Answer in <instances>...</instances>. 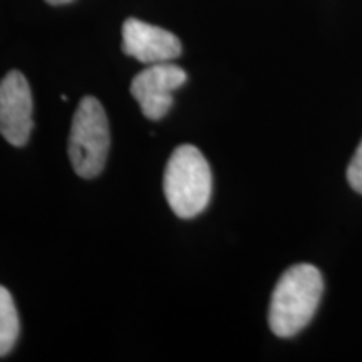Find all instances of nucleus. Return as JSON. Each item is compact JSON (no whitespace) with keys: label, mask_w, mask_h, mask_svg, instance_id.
Listing matches in <instances>:
<instances>
[{"label":"nucleus","mask_w":362,"mask_h":362,"mask_svg":"<svg viewBox=\"0 0 362 362\" xmlns=\"http://www.w3.org/2000/svg\"><path fill=\"white\" fill-rule=\"evenodd\" d=\"M324 292L320 272L310 264H298L280 277L272 293L269 324L279 337H292L314 317Z\"/></svg>","instance_id":"1"},{"label":"nucleus","mask_w":362,"mask_h":362,"mask_svg":"<svg viewBox=\"0 0 362 362\" xmlns=\"http://www.w3.org/2000/svg\"><path fill=\"white\" fill-rule=\"evenodd\" d=\"M166 202L180 218H193L211 198V170L197 146L183 144L170 156L165 171Z\"/></svg>","instance_id":"2"},{"label":"nucleus","mask_w":362,"mask_h":362,"mask_svg":"<svg viewBox=\"0 0 362 362\" xmlns=\"http://www.w3.org/2000/svg\"><path fill=\"white\" fill-rule=\"evenodd\" d=\"M110 123L96 98H84L72 117L69 158L81 178H94L106 165Z\"/></svg>","instance_id":"3"},{"label":"nucleus","mask_w":362,"mask_h":362,"mask_svg":"<svg viewBox=\"0 0 362 362\" xmlns=\"http://www.w3.org/2000/svg\"><path fill=\"white\" fill-rule=\"evenodd\" d=\"M187 83V72L173 62L151 64L131 81V94L148 119H161L173 106V93Z\"/></svg>","instance_id":"4"},{"label":"nucleus","mask_w":362,"mask_h":362,"mask_svg":"<svg viewBox=\"0 0 362 362\" xmlns=\"http://www.w3.org/2000/svg\"><path fill=\"white\" fill-rule=\"evenodd\" d=\"M33 93L25 76L11 71L0 81V134L12 146H24L29 141L33 121Z\"/></svg>","instance_id":"5"},{"label":"nucleus","mask_w":362,"mask_h":362,"mask_svg":"<svg viewBox=\"0 0 362 362\" xmlns=\"http://www.w3.org/2000/svg\"><path fill=\"white\" fill-rule=\"evenodd\" d=\"M123 51L143 64L171 62L181 54V42L170 30L128 19L123 24Z\"/></svg>","instance_id":"6"},{"label":"nucleus","mask_w":362,"mask_h":362,"mask_svg":"<svg viewBox=\"0 0 362 362\" xmlns=\"http://www.w3.org/2000/svg\"><path fill=\"white\" fill-rule=\"evenodd\" d=\"M21 334L19 314L11 292L0 285V357L8 354Z\"/></svg>","instance_id":"7"},{"label":"nucleus","mask_w":362,"mask_h":362,"mask_svg":"<svg viewBox=\"0 0 362 362\" xmlns=\"http://www.w3.org/2000/svg\"><path fill=\"white\" fill-rule=\"evenodd\" d=\"M347 180H349L351 187L356 189L357 193H362V141L357 146L354 156L349 163L347 168Z\"/></svg>","instance_id":"8"},{"label":"nucleus","mask_w":362,"mask_h":362,"mask_svg":"<svg viewBox=\"0 0 362 362\" xmlns=\"http://www.w3.org/2000/svg\"><path fill=\"white\" fill-rule=\"evenodd\" d=\"M47 4H52V6H64V4H69L72 0H45Z\"/></svg>","instance_id":"9"}]
</instances>
